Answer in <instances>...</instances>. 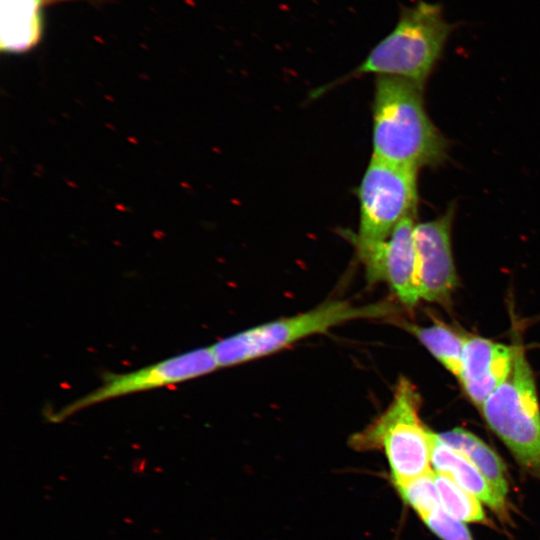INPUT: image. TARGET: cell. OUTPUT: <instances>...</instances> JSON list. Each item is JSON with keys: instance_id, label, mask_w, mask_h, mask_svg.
<instances>
[{"instance_id": "1", "label": "cell", "mask_w": 540, "mask_h": 540, "mask_svg": "<svg viewBox=\"0 0 540 540\" xmlns=\"http://www.w3.org/2000/svg\"><path fill=\"white\" fill-rule=\"evenodd\" d=\"M423 90L402 77H376L373 157L417 171L446 159L448 143L426 112Z\"/></svg>"}, {"instance_id": "12", "label": "cell", "mask_w": 540, "mask_h": 540, "mask_svg": "<svg viewBox=\"0 0 540 540\" xmlns=\"http://www.w3.org/2000/svg\"><path fill=\"white\" fill-rule=\"evenodd\" d=\"M48 0H1V49L25 52L41 38L42 7Z\"/></svg>"}, {"instance_id": "7", "label": "cell", "mask_w": 540, "mask_h": 540, "mask_svg": "<svg viewBox=\"0 0 540 540\" xmlns=\"http://www.w3.org/2000/svg\"><path fill=\"white\" fill-rule=\"evenodd\" d=\"M210 347L198 348L141 369L108 374L103 383L88 394L49 414L52 422L64 421L74 413L117 397L178 384L218 369Z\"/></svg>"}, {"instance_id": "4", "label": "cell", "mask_w": 540, "mask_h": 540, "mask_svg": "<svg viewBox=\"0 0 540 540\" xmlns=\"http://www.w3.org/2000/svg\"><path fill=\"white\" fill-rule=\"evenodd\" d=\"M386 303L354 305L334 300L306 312L266 322L226 337L211 346L217 364L229 367L268 356L311 335L357 319L384 317Z\"/></svg>"}, {"instance_id": "14", "label": "cell", "mask_w": 540, "mask_h": 540, "mask_svg": "<svg viewBox=\"0 0 540 540\" xmlns=\"http://www.w3.org/2000/svg\"><path fill=\"white\" fill-rule=\"evenodd\" d=\"M404 324L405 329L417 337L447 370L456 377L459 376L465 336L440 323L424 327Z\"/></svg>"}, {"instance_id": "11", "label": "cell", "mask_w": 540, "mask_h": 540, "mask_svg": "<svg viewBox=\"0 0 540 540\" xmlns=\"http://www.w3.org/2000/svg\"><path fill=\"white\" fill-rule=\"evenodd\" d=\"M431 464L434 471L450 478L460 488L475 496L501 519L508 517L506 497L501 495L476 466L463 454L435 434Z\"/></svg>"}, {"instance_id": "3", "label": "cell", "mask_w": 540, "mask_h": 540, "mask_svg": "<svg viewBox=\"0 0 540 540\" xmlns=\"http://www.w3.org/2000/svg\"><path fill=\"white\" fill-rule=\"evenodd\" d=\"M420 403L416 387L401 377L386 410L350 438L356 450H383L396 486L432 471L435 433L421 420Z\"/></svg>"}, {"instance_id": "9", "label": "cell", "mask_w": 540, "mask_h": 540, "mask_svg": "<svg viewBox=\"0 0 540 540\" xmlns=\"http://www.w3.org/2000/svg\"><path fill=\"white\" fill-rule=\"evenodd\" d=\"M454 209L436 219L415 224L416 286L420 299L443 302L457 284L451 248Z\"/></svg>"}, {"instance_id": "8", "label": "cell", "mask_w": 540, "mask_h": 540, "mask_svg": "<svg viewBox=\"0 0 540 540\" xmlns=\"http://www.w3.org/2000/svg\"><path fill=\"white\" fill-rule=\"evenodd\" d=\"M415 224L410 215L383 241H351L368 281L386 282L407 307H413L420 300L416 286Z\"/></svg>"}, {"instance_id": "17", "label": "cell", "mask_w": 540, "mask_h": 540, "mask_svg": "<svg viewBox=\"0 0 540 540\" xmlns=\"http://www.w3.org/2000/svg\"><path fill=\"white\" fill-rule=\"evenodd\" d=\"M422 520L441 540H473L466 525L446 513L441 506Z\"/></svg>"}, {"instance_id": "15", "label": "cell", "mask_w": 540, "mask_h": 540, "mask_svg": "<svg viewBox=\"0 0 540 540\" xmlns=\"http://www.w3.org/2000/svg\"><path fill=\"white\" fill-rule=\"evenodd\" d=\"M435 472V471H434ZM435 484L443 510L462 522L489 524L481 502L447 476L435 472Z\"/></svg>"}, {"instance_id": "5", "label": "cell", "mask_w": 540, "mask_h": 540, "mask_svg": "<svg viewBox=\"0 0 540 540\" xmlns=\"http://www.w3.org/2000/svg\"><path fill=\"white\" fill-rule=\"evenodd\" d=\"M513 346L512 370L481 411L518 463L540 480V406L535 377L522 344L517 341Z\"/></svg>"}, {"instance_id": "6", "label": "cell", "mask_w": 540, "mask_h": 540, "mask_svg": "<svg viewBox=\"0 0 540 540\" xmlns=\"http://www.w3.org/2000/svg\"><path fill=\"white\" fill-rule=\"evenodd\" d=\"M417 170L371 158L358 188L360 221L351 241L378 242L413 215L417 205Z\"/></svg>"}, {"instance_id": "13", "label": "cell", "mask_w": 540, "mask_h": 540, "mask_svg": "<svg viewBox=\"0 0 540 540\" xmlns=\"http://www.w3.org/2000/svg\"><path fill=\"white\" fill-rule=\"evenodd\" d=\"M437 435L447 445L466 456L491 485L506 497L509 491L506 467L488 444L472 432L459 427Z\"/></svg>"}, {"instance_id": "16", "label": "cell", "mask_w": 540, "mask_h": 540, "mask_svg": "<svg viewBox=\"0 0 540 540\" xmlns=\"http://www.w3.org/2000/svg\"><path fill=\"white\" fill-rule=\"evenodd\" d=\"M397 488L403 501L421 518L441 506L433 470L397 485Z\"/></svg>"}, {"instance_id": "2", "label": "cell", "mask_w": 540, "mask_h": 540, "mask_svg": "<svg viewBox=\"0 0 540 540\" xmlns=\"http://www.w3.org/2000/svg\"><path fill=\"white\" fill-rule=\"evenodd\" d=\"M456 26L446 20L439 3L419 0L401 6L393 29L345 78L364 74L397 76L424 87Z\"/></svg>"}, {"instance_id": "10", "label": "cell", "mask_w": 540, "mask_h": 540, "mask_svg": "<svg viewBox=\"0 0 540 540\" xmlns=\"http://www.w3.org/2000/svg\"><path fill=\"white\" fill-rule=\"evenodd\" d=\"M513 362L514 346L479 336L466 337L458 379L466 395L481 408L507 379Z\"/></svg>"}]
</instances>
